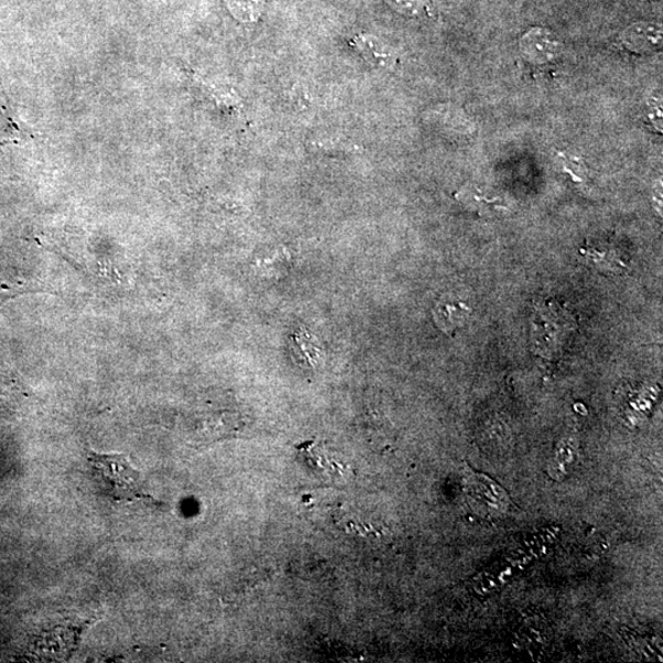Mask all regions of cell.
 <instances>
[{
    "mask_svg": "<svg viewBox=\"0 0 663 663\" xmlns=\"http://www.w3.org/2000/svg\"><path fill=\"white\" fill-rule=\"evenodd\" d=\"M88 463L107 497L116 501L135 499L154 501L145 493L141 474L124 455L91 452Z\"/></svg>",
    "mask_w": 663,
    "mask_h": 663,
    "instance_id": "6da1fadb",
    "label": "cell"
},
{
    "mask_svg": "<svg viewBox=\"0 0 663 663\" xmlns=\"http://www.w3.org/2000/svg\"><path fill=\"white\" fill-rule=\"evenodd\" d=\"M469 506L480 517L502 518L511 507L507 491L483 475L470 474L466 480Z\"/></svg>",
    "mask_w": 663,
    "mask_h": 663,
    "instance_id": "7a4b0ae2",
    "label": "cell"
},
{
    "mask_svg": "<svg viewBox=\"0 0 663 663\" xmlns=\"http://www.w3.org/2000/svg\"><path fill=\"white\" fill-rule=\"evenodd\" d=\"M521 52L532 64H548L559 57L562 44L552 32L533 29L521 40Z\"/></svg>",
    "mask_w": 663,
    "mask_h": 663,
    "instance_id": "3957f363",
    "label": "cell"
},
{
    "mask_svg": "<svg viewBox=\"0 0 663 663\" xmlns=\"http://www.w3.org/2000/svg\"><path fill=\"white\" fill-rule=\"evenodd\" d=\"M622 44L629 52L639 55L655 52L662 45V29L657 24H634L624 31Z\"/></svg>",
    "mask_w": 663,
    "mask_h": 663,
    "instance_id": "277c9868",
    "label": "cell"
},
{
    "mask_svg": "<svg viewBox=\"0 0 663 663\" xmlns=\"http://www.w3.org/2000/svg\"><path fill=\"white\" fill-rule=\"evenodd\" d=\"M470 309L463 303H442L434 312L436 325L446 334L461 327L469 315Z\"/></svg>",
    "mask_w": 663,
    "mask_h": 663,
    "instance_id": "5b68a950",
    "label": "cell"
},
{
    "mask_svg": "<svg viewBox=\"0 0 663 663\" xmlns=\"http://www.w3.org/2000/svg\"><path fill=\"white\" fill-rule=\"evenodd\" d=\"M355 46L372 66L390 68L393 64L391 53L384 51L380 42L372 37L360 36L355 40Z\"/></svg>",
    "mask_w": 663,
    "mask_h": 663,
    "instance_id": "8992f818",
    "label": "cell"
},
{
    "mask_svg": "<svg viewBox=\"0 0 663 663\" xmlns=\"http://www.w3.org/2000/svg\"><path fill=\"white\" fill-rule=\"evenodd\" d=\"M459 199L466 203L467 206L480 213H493L496 210L504 209L502 200L494 198H487L482 192L475 187H467L459 194Z\"/></svg>",
    "mask_w": 663,
    "mask_h": 663,
    "instance_id": "52a82bcc",
    "label": "cell"
},
{
    "mask_svg": "<svg viewBox=\"0 0 663 663\" xmlns=\"http://www.w3.org/2000/svg\"><path fill=\"white\" fill-rule=\"evenodd\" d=\"M388 2L395 10H399L400 13L405 15L415 17L422 13L421 6L414 2V0H388Z\"/></svg>",
    "mask_w": 663,
    "mask_h": 663,
    "instance_id": "ba28073f",
    "label": "cell"
}]
</instances>
